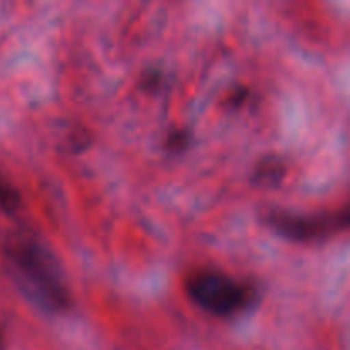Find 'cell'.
<instances>
[{"label": "cell", "instance_id": "obj_7", "mask_svg": "<svg viewBox=\"0 0 350 350\" xmlns=\"http://www.w3.org/2000/svg\"><path fill=\"white\" fill-rule=\"evenodd\" d=\"M0 345H2V337H0Z\"/></svg>", "mask_w": 350, "mask_h": 350}, {"label": "cell", "instance_id": "obj_6", "mask_svg": "<svg viewBox=\"0 0 350 350\" xmlns=\"http://www.w3.org/2000/svg\"><path fill=\"white\" fill-rule=\"evenodd\" d=\"M188 144V133L187 132H174L171 133L170 139H167V147H170L171 150H181L185 149Z\"/></svg>", "mask_w": 350, "mask_h": 350}, {"label": "cell", "instance_id": "obj_2", "mask_svg": "<svg viewBox=\"0 0 350 350\" xmlns=\"http://www.w3.org/2000/svg\"><path fill=\"white\" fill-rule=\"evenodd\" d=\"M187 293L193 303L214 317L238 314L255 301V291L252 287L212 270L191 275L187 282Z\"/></svg>", "mask_w": 350, "mask_h": 350}, {"label": "cell", "instance_id": "obj_1", "mask_svg": "<svg viewBox=\"0 0 350 350\" xmlns=\"http://www.w3.org/2000/svg\"><path fill=\"white\" fill-rule=\"evenodd\" d=\"M7 258L21 289L41 310L62 313L70 306V294L60 265L36 239L17 238L10 241Z\"/></svg>", "mask_w": 350, "mask_h": 350}, {"label": "cell", "instance_id": "obj_5", "mask_svg": "<svg viewBox=\"0 0 350 350\" xmlns=\"http://www.w3.org/2000/svg\"><path fill=\"white\" fill-rule=\"evenodd\" d=\"M19 193L0 178V208H3L5 212H12L19 207Z\"/></svg>", "mask_w": 350, "mask_h": 350}, {"label": "cell", "instance_id": "obj_4", "mask_svg": "<svg viewBox=\"0 0 350 350\" xmlns=\"http://www.w3.org/2000/svg\"><path fill=\"white\" fill-rule=\"evenodd\" d=\"M284 174H286V166L282 164V161L275 159V157H267L256 166L253 180L262 187H273V185H279L282 181Z\"/></svg>", "mask_w": 350, "mask_h": 350}, {"label": "cell", "instance_id": "obj_3", "mask_svg": "<svg viewBox=\"0 0 350 350\" xmlns=\"http://www.w3.org/2000/svg\"><path fill=\"white\" fill-rule=\"evenodd\" d=\"M267 222L273 231L293 241L308 243L327 239L337 232L344 231L349 224V211L342 208L338 212L325 214H287V212H270Z\"/></svg>", "mask_w": 350, "mask_h": 350}]
</instances>
